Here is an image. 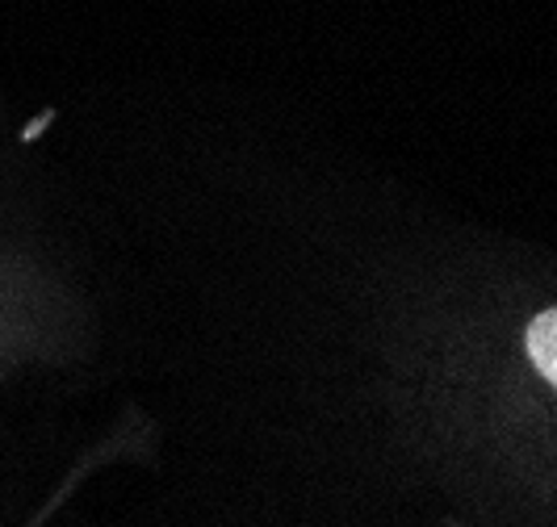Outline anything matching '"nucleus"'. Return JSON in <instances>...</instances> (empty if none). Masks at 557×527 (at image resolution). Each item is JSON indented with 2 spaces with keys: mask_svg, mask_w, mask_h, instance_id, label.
<instances>
[{
  "mask_svg": "<svg viewBox=\"0 0 557 527\" xmlns=\"http://www.w3.org/2000/svg\"><path fill=\"white\" fill-rule=\"evenodd\" d=\"M529 356H532V364L557 386V310H545V314L532 318Z\"/></svg>",
  "mask_w": 557,
  "mask_h": 527,
  "instance_id": "obj_1",
  "label": "nucleus"
}]
</instances>
